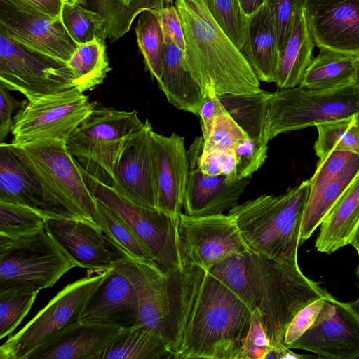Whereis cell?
I'll list each match as a JSON object with an SVG mask.
<instances>
[{
	"mask_svg": "<svg viewBox=\"0 0 359 359\" xmlns=\"http://www.w3.org/2000/svg\"><path fill=\"white\" fill-rule=\"evenodd\" d=\"M185 37V57L205 99L261 92L242 51L212 15L205 0H175Z\"/></svg>",
	"mask_w": 359,
	"mask_h": 359,
	"instance_id": "1",
	"label": "cell"
},
{
	"mask_svg": "<svg viewBox=\"0 0 359 359\" xmlns=\"http://www.w3.org/2000/svg\"><path fill=\"white\" fill-rule=\"evenodd\" d=\"M252 315L245 302L205 271L173 358L240 359Z\"/></svg>",
	"mask_w": 359,
	"mask_h": 359,
	"instance_id": "2",
	"label": "cell"
},
{
	"mask_svg": "<svg viewBox=\"0 0 359 359\" xmlns=\"http://www.w3.org/2000/svg\"><path fill=\"white\" fill-rule=\"evenodd\" d=\"M309 192L307 180L283 194H264L237 204L228 214L250 251L298 266L301 226Z\"/></svg>",
	"mask_w": 359,
	"mask_h": 359,
	"instance_id": "3",
	"label": "cell"
},
{
	"mask_svg": "<svg viewBox=\"0 0 359 359\" xmlns=\"http://www.w3.org/2000/svg\"><path fill=\"white\" fill-rule=\"evenodd\" d=\"M128 275L139 304L135 326H142L161 335L172 358L177 351L189 311L205 273L196 266L165 273L156 266L127 258Z\"/></svg>",
	"mask_w": 359,
	"mask_h": 359,
	"instance_id": "4",
	"label": "cell"
},
{
	"mask_svg": "<svg viewBox=\"0 0 359 359\" xmlns=\"http://www.w3.org/2000/svg\"><path fill=\"white\" fill-rule=\"evenodd\" d=\"M252 252V251H251ZM254 312L273 347L285 351L286 330L294 316L328 292L305 276L299 266L283 264L252 252Z\"/></svg>",
	"mask_w": 359,
	"mask_h": 359,
	"instance_id": "5",
	"label": "cell"
},
{
	"mask_svg": "<svg viewBox=\"0 0 359 359\" xmlns=\"http://www.w3.org/2000/svg\"><path fill=\"white\" fill-rule=\"evenodd\" d=\"M10 147L43 187L77 219L101 231L96 198L66 141L47 138Z\"/></svg>",
	"mask_w": 359,
	"mask_h": 359,
	"instance_id": "6",
	"label": "cell"
},
{
	"mask_svg": "<svg viewBox=\"0 0 359 359\" xmlns=\"http://www.w3.org/2000/svg\"><path fill=\"white\" fill-rule=\"evenodd\" d=\"M359 111V86L309 88L301 85L278 89L268 99L263 140L268 143L281 133L335 121Z\"/></svg>",
	"mask_w": 359,
	"mask_h": 359,
	"instance_id": "7",
	"label": "cell"
},
{
	"mask_svg": "<svg viewBox=\"0 0 359 359\" xmlns=\"http://www.w3.org/2000/svg\"><path fill=\"white\" fill-rule=\"evenodd\" d=\"M136 110L96 107L66 141L80 167L98 181L113 185L116 163L127 144L145 126Z\"/></svg>",
	"mask_w": 359,
	"mask_h": 359,
	"instance_id": "8",
	"label": "cell"
},
{
	"mask_svg": "<svg viewBox=\"0 0 359 359\" xmlns=\"http://www.w3.org/2000/svg\"><path fill=\"white\" fill-rule=\"evenodd\" d=\"M78 263L46 229L18 239L0 236V292L52 287Z\"/></svg>",
	"mask_w": 359,
	"mask_h": 359,
	"instance_id": "9",
	"label": "cell"
},
{
	"mask_svg": "<svg viewBox=\"0 0 359 359\" xmlns=\"http://www.w3.org/2000/svg\"><path fill=\"white\" fill-rule=\"evenodd\" d=\"M93 196L118 213L133 229L150 252L156 266L170 273L183 268L177 231V220L167 213L137 205L89 175L81 168Z\"/></svg>",
	"mask_w": 359,
	"mask_h": 359,
	"instance_id": "10",
	"label": "cell"
},
{
	"mask_svg": "<svg viewBox=\"0 0 359 359\" xmlns=\"http://www.w3.org/2000/svg\"><path fill=\"white\" fill-rule=\"evenodd\" d=\"M106 271L88 275L60 290L20 330L0 347V359H25L52 334L80 322L83 310L103 280Z\"/></svg>",
	"mask_w": 359,
	"mask_h": 359,
	"instance_id": "11",
	"label": "cell"
},
{
	"mask_svg": "<svg viewBox=\"0 0 359 359\" xmlns=\"http://www.w3.org/2000/svg\"><path fill=\"white\" fill-rule=\"evenodd\" d=\"M95 104L76 88L28 101L13 117V145L53 138L67 141Z\"/></svg>",
	"mask_w": 359,
	"mask_h": 359,
	"instance_id": "12",
	"label": "cell"
},
{
	"mask_svg": "<svg viewBox=\"0 0 359 359\" xmlns=\"http://www.w3.org/2000/svg\"><path fill=\"white\" fill-rule=\"evenodd\" d=\"M0 83L23 94L28 101L74 88V75L67 62L1 33Z\"/></svg>",
	"mask_w": 359,
	"mask_h": 359,
	"instance_id": "13",
	"label": "cell"
},
{
	"mask_svg": "<svg viewBox=\"0 0 359 359\" xmlns=\"http://www.w3.org/2000/svg\"><path fill=\"white\" fill-rule=\"evenodd\" d=\"M177 231L182 266H196L208 271L221 261L250 250L229 214L191 216L182 212Z\"/></svg>",
	"mask_w": 359,
	"mask_h": 359,
	"instance_id": "14",
	"label": "cell"
},
{
	"mask_svg": "<svg viewBox=\"0 0 359 359\" xmlns=\"http://www.w3.org/2000/svg\"><path fill=\"white\" fill-rule=\"evenodd\" d=\"M287 348L320 358L359 359V313L351 302H340L328 292L315 321Z\"/></svg>",
	"mask_w": 359,
	"mask_h": 359,
	"instance_id": "15",
	"label": "cell"
},
{
	"mask_svg": "<svg viewBox=\"0 0 359 359\" xmlns=\"http://www.w3.org/2000/svg\"><path fill=\"white\" fill-rule=\"evenodd\" d=\"M0 33L65 62L79 46L61 18H54L15 0H0Z\"/></svg>",
	"mask_w": 359,
	"mask_h": 359,
	"instance_id": "16",
	"label": "cell"
},
{
	"mask_svg": "<svg viewBox=\"0 0 359 359\" xmlns=\"http://www.w3.org/2000/svg\"><path fill=\"white\" fill-rule=\"evenodd\" d=\"M127 258L116 261L88 300L80 322L129 328L138 318V299L128 275Z\"/></svg>",
	"mask_w": 359,
	"mask_h": 359,
	"instance_id": "17",
	"label": "cell"
},
{
	"mask_svg": "<svg viewBox=\"0 0 359 359\" xmlns=\"http://www.w3.org/2000/svg\"><path fill=\"white\" fill-rule=\"evenodd\" d=\"M203 143V136L197 137L187 151L189 172L183 209L191 216L222 214L231 210L250 183L251 177L232 182L223 174L203 173L199 167Z\"/></svg>",
	"mask_w": 359,
	"mask_h": 359,
	"instance_id": "18",
	"label": "cell"
},
{
	"mask_svg": "<svg viewBox=\"0 0 359 359\" xmlns=\"http://www.w3.org/2000/svg\"><path fill=\"white\" fill-rule=\"evenodd\" d=\"M46 230L79 264L90 273H101L128 257L102 231L74 219H46Z\"/></svg>",
	"mask_w": 359,
	"mask_h": 359,
	"instance_id": "19",
	"label": "cell"
},
{
	"mask_svg": "<svg viewBox=\"0 0 359 359\" xmlns=\"http://www.w3.org/2000/svg\"><path fill=\"white\" fill-rule=\"evenodd\" d=\"M151 151L156 208L177 219L183 208L189 172L184 137L175 132L166 137L153 130Z\"/></svg>",
	"mask_w": 359,
	"mask_h": 359,
	"instance_id": "20",
	"label": "cell"
},
{
	"mask_svg": "<svg viewBox=\"0 0 359 359\" xmlns=\"http://www.w3.org/2000/svg\"><path fill=\"white\" fill-rule=\"evenodd\" d=\"M0 201L28 207L46 219H77L43 187L5 142L0 143Z\"/></svg>",
	"mask_w": 359,
	"mask_h": 359,
	"instance_id": "21",
	"label": "cell"
},
{
	"mask_svg": "<svg viewBox=\"0 0 359 359\" xmlns=\"http://www.w3.org/2000/svg\"><path fill=\"white\" fill-rule=\"evenodd\" d=\"M144 128L126 146L114 169L111 187L130 201L147 208H156L151 133L146 120Z\"/></svg>",
	"mask_w": 359,
	"mask_h": 359,
	"instance_id": "22",
	"label": "cell"
},
{
	"mask_svg": "<svg viewBox=\"0 0 359 359\" xmlns=\"http://www.w3.org/2000/svg\"><path fill=\"white\" fill-rule=\"evenodd\" d=\"M308 19L318 48L359 54V0H327Z\"/></svg>",
	"mask_w": 359,
	"mask_h": 359,
	"instance_id": "23",
	"label": "cell"
},
{
	"mask_svg": "<svg viewBox=\"0 0 359 359\" xmlns=\"http://www.w3.org/2000/svg\"><path fill=\"white\" fill-rule=\"evenodd\" d=\"M122 329L79 322L52 334L25 359H97Z\"/></svg>",
	"mask_w": 359,
	"mask_h": 359,
	"instance_id": "24",
	"label": "cell"
},
{
	"mask_svg": "<svg viewBox=\"0 0 359 359\" xmlns=\"http://www.w3.org/2000/svg\"><path fill=\"white\" fill-rule=\"evenodd\" d=\"M163 72L158 82L168 101L180 110L198 116L206 100L202 89L191 74L185 53L164 36Z\"/></svg>",
	"mask_w": 359,
	"mask_h": 359,
	"instance_id": "25",
	"label": "cell"
},
{
	"mask_svg": "<svg viewBox=\"0 0 359 359\" xmlns=\"http://www.w3.org/2000/svg\"><path fill=\"white\" fill-rule=\"evenodd\" d=\"M242 53L259 81L273 82L279 49L276 29L265 4L247 16Z\"/></svg>",
	"mask_w": 359,
	"mask_h": 359,
	"instance_id": "26",
	"label": "cell"
},
{
	"mask_svg": "<svg viewBox=\"0 0 359 359\" xmlns=\"http://www.w3.org/2000/svg\"><path fill=\"white\" fill-rule=\"evenodd\" d=\"M315 46L306 8H304L296 18L290 36L279 50L273 79L278 89L300 85L312 61Z\"/></svg>",
	"mask_w": 359,
	"mask_h": 359,
	"instance_id": "27",
	"label": "cell"
},
{
	"mask_svg": "<svg viewBox=\"0 0 359 359\" xmlns=\"http://www.w3.org/2000/svg\"><path fill=\"white\" fill-rule=\"evenodd\" d=\"M359 224V173L320 224L317 251L330 255L350 244Z\"/></svg>",
	"mask_w": 359,
	"mask_h": 359,
	"instance_id": "28",
	"label": "cell"
},
{
	"mask_svg": "<svg viewBox=\"0 0 359 359\" xmlns=\"http://www.w3.org/2000/svg\"><path fill=\"white\" fill-rule=\"evenodd\" d=\"M312 59L301 86L316 89H331L355 83L359 54L319 48Z\"/></svg>",
	"mask_w": 359,
	"mask_h": 359,
	"instance_id": "29",
	"label": "cell"
},
{
	"mask_svg": "<svg viewBox=\"0 0 359 359\" xmlns=\"http://www.w3.org/2000/svg\"><path fill=\"white\" fill-rule=\"evenodd\" d=\"M172 358L170 349L158 333L142 326L123 328L97 359Z\"/></svg>",
	"mask_w": 359,
	"mask_h": 359,
	"instance_id": "30",
	"label": "cell"
},
{
	"mask_svg": "<svg viewBox=\"0 0 359 359\" xmlns=\"http://www.w3.org/2000/svg\"><path fill=\"white\" fill-rule=\"evenodd\" d=\"M358 173L359 155L355 154L339 175L316 195L309 196L301 226V244L311 236Z\"/></svg>",
	"mask_w": 359,
	"mask_h": 359,
	"instance_id": "31",
	"label": "cell"
},
{
	"mask_svg": "<svg viewBox=\"0 0 359 359\" xmlns=\"http://www.w3.org/2000/svg\"><path fill=\"white\" fill-rule=\"evenodd\" d=\"M74 75V86L81 93L102 83L111 69L106 53L104 40H95L79 45L67 62Z\"/></svg>",
	"mask_w": 359,
	"mask_h": 359,
	"instance_id": "32",
	"label": "cell"
},
{
	"mask_svg": "<svg viewBox=\"0 0 359 359\" xmlns=\"http://www.w3.org/2000/svg\"><path fill=\"white\" fill-rule=\"evenodd\" d=\"M271 92L262 90L250 95L223 94L217 97L225 111L252 139H263L268 99Z\"/></svg>",
	"mask_w": 359,
	"mask_h": 359,
	"instance_id": "33",
	"label": "cell"
},
{
	"mask_svg": "<svg viewBox=\"0 0 359 359\" xmlns=\"http://www.w3.org/2000/svg\"><path fill=\"white\" fill-rule=\"evenodd\" d=\"M96 203L102 231L128 257L156 266L148 248L128 224L100 200L96 198Z\"/></svg>",
	"mask_w": 359,
	"mask_h": 359,
	"instance_id": "34",
	"label": "cell"
},
{
	"mask_svg": "<svg viewBox=\"0 0 359 359\" xmlns=\"http://www.w3.org/2000/svg\"><path fill=\"white\" fill-rule=\"evenodd\" d=\"M208 271L237 294L252 311L254 269L250 250L233 255Z\"/></svg>",
	"mask_w": 359,
	"mask_h": 359,
	"instance_id": "35",
	"label": "cell"
},
{
	"mask_svg": "<svg viewBox=\"0 0 359 359\" xmlns=\"http://www.w3.org/2000/svg\"><path fill=\"white\" fill-rule=\"evenodd\" d=\"M135 32L145 67L158 82L163 72L165 39L160 21L153 10H145L140 13Z\"/></svg>",
	"mask_w": 359,
	"mask_h": 359,
	"instance_id": "36",
	"label": "cell"
},
{
	"mask_svg": "<svg viewBox=\"0 0 359 359\" xmlns=\"http://www.w3.org/2000/svg\"><path fill=\"white\" fill-rule=\"evenodd\" d=\"M318 137L314 151L319 160L333 151H344L359 155V128L354 116L316 126Z\"/></svg>",
	"mask_w": 359,
	"mask_h": 359,
	"instance_id": "37",
	"label": "cell"
},
{
	"mask_svg": "<svg viewBox=\"0 0 359 359\" xmlns=\"http://www.w3.org/2000/svg\"><path fill=\"white\" fill-rule=\"evenodd\" d=\"M61 19L68 34L78 45L95 39H107V21L96 11L88 10L82 5L67 0L62 7Z\"/></svg>",
	"mask_w": 359,
	"mask_h": 359,
	"instance_id": "38",
	"label": "cell"
},
{
	"mask_svg": "<svg viewBox=\"0 0 359 359\" xmlns=\"http://www.w3.org/2000/svg\"><path fill=\"white\" fill-rule=\"evenodd\" d=\"M46 229V219L36 211L18 204L0 201V236L18 239Z\"/></svg>",
	"mask_w": 359,
	"mask_h": 359,
	"instance_id": "39",
	"label": "cell"
},
{
	"mask_svg": "<svg viewBox=\"0 0 359 359\" xmlns=\"http://www.w3.org/2000/svg\"><path fill=\"white\" fill-rule=\"evenodd\" d=\"M38 292L9 290L0 292V339L10 334L31 309Z\"/></svg>",
	"mask_w": 359,
	"mask_h": 359,
	"instance_id": "40",
	"label": "cell"
},
{
	"mask_svg": "<svg viewBox=\"0 0 359 359\" xmlns=\"http://www.w3.org/2000/svg\"><path fill=\"white\" fill-rule=\"evenodd\" d=\"M212 15L224 32L242 51L247 16L239 0H215Z\"/></svg>",
	"mask_w": 359,
	"mask_h": 359,
	"instance_id": "41",
	"label": "cell"
},
{
	"mask_svg": "<svg viewBox=\"0 0 359 359\" xmlns=\"http://www.w3.org/2000/svg\"><path fill=\"white\" fill-rule=\"evenodd\" d=\"M238 180L251 177L267 158L268 143L263 139L245 138L233 148Z\"/></svg>",
	"mask_w": 359,
	"mask_h": 359,
	"instance_id": "42",
	"label": "cell"
},
{
	"mask_svg": "<svg viewBox=\"0 0 359 359\" xmlns=\"http://www.w3.org/2000/svg\"><path fill=\"white\" fill-rule=\"evenodd\" d=\"M264 4L273 21L280 50L291 33L296 18L306 7L307 0H266Z\"/></svg>",
	"mask_w": 359,
	"mask_h": 359,
	"instance_id": "43",
	"label": "cell"
},
{
	"mask_svg": "<svg viewBox=\"0 0 359 359\" xmlns=\"http://www.w3.org/2000/svg\"><path fill=\"white\" fill-rule=\"evenodd\" d=\"M247 137L245 132L226 111L215 118L208 138L203 140V150L225 151L233 149L239 141Z\"/></svg>",
	"mask_w": 359,
	"mask_h": 359,
	"instance_id": "44",
	"label": "cell"
},
{
	"mask_svg": "<svg viewBox=\"0 0 359 359\" xmlns=\"http://www.w3.org/2000/svg\"><path fill=\"white\" fill-rule=\"evenodd\" d=\"M354 153L333 151L323 160H318L316 170L310 181L309 196L316 195L323 187L339 175L346 167Z\"/></svg>",
	"mask_w": 359,
	"mask_h": 359,
	"instance_id": "45",
	"label": "cell"
},
{
	"mask_svg": "<svg viewBox=\"0 0 359 359\" xmlns=\"http://www.w3.org/2000/svg\"><path fill=\"white\" fill-rule=\"evenodd\" d=\"M96 11L107 21V39L115 41L126 34L131 27L127 8L119 0H93Z\"/></svg>",
	"mask_w": 359,
	"mask_h": 359,
	"instance_id": "46",
	"label": "cell"
},
{
	"mask_svg": "<svg viewBox=\"0 0 359 359\" xmlns=\"http://www.w3.org/2000/svg\"><path fill=\"white\" fill-rule=\"evenodd\" d=\"M272 347L259 318L253 312L251 325L241 351L240 359H264Z\"/></svg>",
	"mask_w": 359,
	"mask_h": 359,
	"instance_id": "47",
	"label": "cell"
},
{
	"mask_svg": "<svg viewBox=\"0 0 359 359\" xmlns=\"http://www.w3.org/2000/svg\"><path fill=\"white\" fill-rule=\"evenodd\" d=\"M326 296L311 302L294 316L285 334L283 343L286 347L299 338L313 324L324 304Z\"/></svg>",
	"mask_w": 359,
	"mask_h": 359,
	"instance_id": "48",
	"label": "cell"
},
{
	"mask_svg": "<svg viewBox=\"0 0 359 359\" xmlns=\"http://www.w3.org/2000/svg\"><path fill=\"white\" fill-rule=\"evenodd\" d=\"M153 11L160 21L164 36H168L177 47L185 51L184 33L175 5L165 6Z\"/></svg>",
	"mask_w": 359,
	"mask_h": 359,
	"instance_id": "49",
	"label": "cell"
},
{
	"mask_svg": "<svg viewBox=\"0 0 359 359\" xmlns=\"http://www.w3.org/2000/svg\"><path fill=\"white\" fill-rule=\"evenodd\" d=\"M25 102L15 100L8 90L0 83V143L4 142L12 131L14 124L13 112L15 109L25 106Z\"/></svg>",
	"mask_w": 359,
	"mask_h": 359,
	"instance_id": "50",
	"label": "cell"
},
{
	"mask_svg": "<svg viewBox=\"0 0 359 359\" xmlns=\"http://www.w3.org/2000/svg\"><path fill=\"white\" fill-rule=\"evenodd\" d=\"M224 112L226 111L217 96L208 98L204 102L198 114L201 118V126L204 140H206L210 134L215 118Z\"/></svg>",
	"mask_w": 359,
	"mask_h": 359,
	"instance_id": "51",
	"label": "cell"
},
{
	"mask_svg": "<svg viewBox=\"0 0 359 359\" xmlns=\"http://www.w3.org/2000/svg\"><path fill=\"white\" fill-rule=\"evenodd\" d=\"M223 154L224 151L216 149H203L199 160L201 171L208 175H221Z\"/></svg>",
	"mask_w": 359,
	"mask_h": 359,
	"instance_id": "52",
	"label": "cell"
},
{
	"mask_svg": "<svg viewBox=\"0 0 359 359\" xmlns=\"http://www.w3.org/2000/svg\"><path fill=\"white\" fill-rule=\"evenodd\" d=\"M54 18H61L64 3L67 0H15Z\"/></svg>",
	"mask_w": 359,
	"mask_h": 359,
	"instance_id": "53",
	"label": "cell"
},
{
	"mask_svg": "<svg viewBox=\"0 0 359 359\" xmlns=\"http://www.w3.org/2000/svg\"><path fill=\"white\" fill-rule=\"evenodd\" d=\"M222 174L231 181H238L236 178V159L233 149L224 151L222 163Z\"/></svg>",
	"mask_w": 359,
	"mask_h": 359,
	"instance_id": "54",
	"label": "cell"
},
{
	"mask_svg": "<svg viewBox=\"0 0 359 359\" xmlns=\"http://www.w3.org/2000/svg\"><path fill=\"white\" fill-rule=\"evenodd\" d=\"M241 6L245 15L249 16L263 5L266 0H239Z\"/></svg>",
	"mask_w": 359,
	"mask_h": 359,
	"instance_id": "55",
	"label": "cell"
},
{
	"mask_svg": "<svg viewBox=\"0 0 359 359\" xmlns=\"http://www.w3.org/2000/svg\"><path fill=\"white\" fill-rule=\"evenodd\" d=\"M350 245H353L357 251L358 257V265L356 268V276L359 278V224L358 225L353 238L351 241Z\"/></svg>",
	"mask_w": 359,
	"mask_h": 359,
	"instance_id": "56",
	"label": "cell"
},
{
	"mask_svg": "<svg viewBox=\"0 0 359 359\" xmlns=\"http://www.w3.org/2000/svg\"><path fill=\"white\" fill-rule=\"evenodd\" d=\"M326 1L327 0H307V5L306 7L307 13H311Z\"/></svg>",
	"mask_w": 359,
	"mask_h": 359,
	"instance_id": "57",
	"label": "cell"
},
{
	"mask_svg": "<svg viewBox=\"0 0 359 359\" xmlns=\"http://www.w3.org/2000/svg\"><path fill=\"white\" fill-rule=\"evenodd\" d=\"M214 1L215 0H205V2L211 12V13L213 12L214 10Z\"/></svg>",
	"mask_w": 359,
	"mask_h": 359,
	"instance_id": "58",
	"label": "cell"
},
{
	"mask_svg": "<svg viewBox=\"0 0 359 359\" xmlns=\"http://www.w3.org/2000/svg\"><path fill=\"white\" fill-rule=\"evenodd\" d=\"M351 304L353 306V307L356 309L358 313H359V295H358L357 299L355 300L354 302H351Z\"/></svg>",
	"mask_w": 359,
	"mask_h": 359,
	"instance_id": "59",
	"label": "cell"
},
{
	"mask_svg": "<svg viewBox=\"0 0 359 359\" xmlns=\"http://www.w3.org/2000/svg\"><path fill=\"white\" fill-rule=\"evenodd\" d=\"M68 1L82 5V6H84L86 4V0H68Z\"/></svg>",
	"mask_w": 359,
	"mask_h": 359,
	"instance_id": "60",
	"label": "cell"
},
{
	"mask_svg": "<svg viewBox=\"0 0 359 359\" xmlns=\"http://www.w3.org/2000/svg\"><path fill=\"white\" fill-rule=\"evenodd\" d=\"M354 117H355V123L357 124V126H358L359 128V111L357 112L355 115H354Z\"/></svg>",
	"mask_w": 359,
	"mask_h": 359,
	"instance_id": "61",
	"label": "cell"
},
{
	"mask_svg": "<svg viewBox=\"0 0 359 359\" xmlns=\"http://www.w3.org/2000/svg\"><path fill=\"white\" fill-rule=\"evenodd\" d=\"M355 83L359 86V65H358V71H357V74H356Z\"/></svg>",
	"mask_w": 359,
	"mask_h": 359,
	"instance_id": "62",
	"label": "cell"
}]
</instances>
